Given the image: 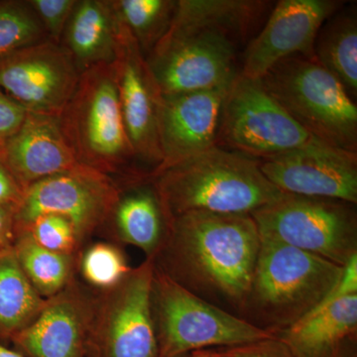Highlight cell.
<instances>
[{
    "instance_id": "6da1fadb",
    "label": "cell",
    "mask_w": 357,
    "mask_h": 357,
    "mask_svg": "<svg viewBox=\"0 0 357 357\" xmlns=\"http://www.w3.org/2000/svg\"><path fill=\"white\" fill-rule=\"evenodd\" d=\"M262 17L257 0H178L170 27L145 58L161 95L231 84L239 50Z\"/></svg>"
},
{
    "instance_id": "7a4b0ae2",
    "label": "cell",
    "mask_w": 357,
    "mask_h": 357,
    "mask_svg": "<svg viewBox=\"0 0 357 357\" xmlns=\"http://www.w3.org/2000/svg\"><path fill=\"white\" fill-rule=\"evenodd\" d=\"M259 248L250 215L190 213L167 222L153 259L157 269L188 291L241 318Z\"/></svg>"
},
{
    "instance_id": "3957f363",
    "label": "cell",
    "mask_w": 357,
    "mask_h": 357,
    "mask_svg": "<svg viewBox=\"0 0 357 357\" xmlns=\"http://www.w3.org/2000/svg\"><path fill=\"white\" fill-rule=\"evenodd\" d=\"M148 178L167 222L190 213L251 215L284 194L263 175L258 160L218 145Z\"/></svg>"
},
{
    "instance_id": "277c9868",
    "label": "cell",
    "mask_w": 357,
    "mask_h": 357,
    "mask_svg": "<svg viewBox=\"0 0 357 357\" xmlns=\"http://www.w3.org/2000/svg\"><path fill=\"white\" fill-rule=\"evenodd\" d=\"M344 266L267 237L260 248L241 318L276 333L312 312L330 292Z\"/></svg>"
},
{
    "instance_id": "5b68a950",
    "label": "cell",
    "mask_w": 357,
    "mask_h": 357,
    "mask_svg": "<svg viewBox=\"0 0 357 357\" xmlns=\"http://www.w3.org/2000/svg\"><path fill=\"white\" fill-rule=\"evenodd\" d=\"M58 121L81 165L112 178L146 176L135 168L137 161L124 123L112 64L93 66L82 73Z\"/></svg>"
},
{
    "instance_id": "8992f818",
    "label": "cell",
    "mask_w": 357,
    "mask_h": 357,
    "mask_svg": "<svg viewBox=\"0 0 357 357\" xmlns=\"http://www.w3.org/2000/svg\"><path fill=\"white\" fill-rule=\"evenodd\" d=\"M260 81L282 109L312 137L357 153L356 100L316 58L296 55L284 59Z\"/></svg>"
},
{
    "instance_id": "52a82bcc",
    "label": "cell",
    "mask_w": 357,
    "mask_h": 357,
    "mask_svg": "<svg viewBox=\"0 0 357 357\" xmlns=\"http://www.w3.org/2000/svg\"><path fill=\"white\" fill-rule=\"evenodd\" d=\"M151 301L158 357H177L275 337L274 333L190 292L156 267Z\"/></svg>"
},
{
    "instance_id": "ba28073f",
    "label": "cell",
    "mask_w": 357,
    "mask_h": 357,
    "mask_svg": "<svg viewBox=\"0 0 357 357\" xmlns=\"http://www.w3.org/2000/svg\"><path fill=\"white\" fill-rule=\"evenodd\" d=\"M250 215L260 236L340 266L357 255L356 204L283 194Z\"/></svg>"
},
{
    "instance_id": "9c48e42d",
    "label": "cell",
    "mask_w": 357,
    "mask_h": 357,
    "mask_svg": "<svg viewBox=\"0 0 357 357\" xmlns=\"http://www.w3.org/2000/svg\"><path fill=\"white\" fill-rule=\"evenodd\" d=\"M316 139L263 88L238 75L223 102L218 146L256 160L305 146Z\"/></svg>"
},
{
    "instance_id": "30bf717a",
    "label": "cell",
    "mask_w": 357,
    "mask_h": 357,
    "mask_svg": "<svg viewBox=\"0 0 357 357\" xmlns=\"http://www.w3.org/2000/svg\"><path fill=\"white\" fill-rule=\"evenodd\" d=\"M153 257L96 298L89 357H158L152 314Z\"/></svg>"
},
{
    "instance_id": "8fae6325",
    "label": "cell",
    "mask_w": 357,
    "mask_h": 357,
    "mask_svg": "<svg viewBox=\"0 0 357 357\" xmlns=\"http://www.w3.org/2000/svg\"><path fill=\"white\" fill-rule=\"evenodd\" d=\"M121 189L114 178L88 167L38 181L25 189L16 206V234L44 215H57L74 225L79 241L109 222Z\"/></svg>"
},
{
    "instance_id": "7c38bea8",
    "label": "cell",
    "mask_w": 357,
    "mask_h": 357,
    "mask_svg": "<svg viewBox=\"0 0 357 357\" xmlns=\"http://www.w3.org/2000/svg\"><path fill=\"white\" fill-rule=\"evenodd\" d=\"M79 76L69 52L47 39L0 58V88L31 114L58 117Z\"/></svg>"
},
{
    "instance_id": "4fadbf2b",
    "label": "cell",
    "mask_w": 357,
    "mask_h": 357,
    "mask_svg": "<svg viewBox=\"0 0 357 357\" xmlns=\"http://www.w3.org/2000/svg\"><path fill=\"white\" fill-rule=\"evenodd\" d=\"M115 15V56L112 64L122 115L136 161L149 168V176L162 163L158 128L162 95L135 39Z\"/></svg>"
},
{
    "instance_id": "5bb4252c",
    "label": "cell",
    "mask_w": 357,
    "mask_h": 357,
    "mask_svg": "<svg viewBox=\"0 0 357 357\" xmlns=\"http://www.w3.org/2000/svg\"><path fill=\"white\" fill-rule=\"evenodd\" d=\"M258 164L284 194L357 204V153L314 139Z\"/></svg>"
},
{
    "instance_id": "9a60e30c",
    "label": "cell",
    "mask_w": 357,
    "mask_h": 357,
    "mask_svg": "<svg viewBox=\"0 0 357 357\" xmlns=\"http://www.w3.org/2000/svg\"><path fill=\"white\" fill-rule=\"evenodd\" d=\"M344 2L335 0H280L264 27L246 45L239 75L260 79L284 59L314 57V45L321 25Z\"/></svg>"
},
{
    "instance_id": "2e32d148",
    "label": "cell",
    "mask_w": 357,
    "mask_h": 357,
    "mask_svg": "<svg viewBox=\"0 0 357 357\" xmlns=\"http://www.w3.org/2000/svg\"><path fill=\"white\" fill-rule=\"evenodd\" d=\"M96 302L74 279L46 299L41 311L10 344L24 357H89Z\"/></svg>"
},
{
    "instance_id": "e0dca14e",
    "label": "cell",
    "mask_w": 357,
    "mask_h": 357,
    "mask_svg": "<svg viewBox=\"0 0 357 357\" xmlns=\"http://www.w3.org/2000/svg\"><path fill=\"white\" fill-rule=\"evenodd\" d=\"M229 86L162 96L158 116L162 163L148 177L217 145Z\"/></svg>"
},
{
    "instance_id": "ac0fdd59",
    "label": "cell",
    "mask_w": 357,
    "mask_h": 357,
    "mask_svg": "<svg viewBox=\"0 0 357 357\" xmlns=\"http://www.w3.org/2000/svg\"><path fill=\"white\" fill-rule=\"evenodd\" d=\"M0 159L24 191L38 181L83 166L68 145L58 117L31 112L3 143Z\"/></svg>"
},
{
    "instance_id": "d6986e66",
    "label": "cell",
    "mask_w": 357,
    "mask_h": 357,
    "mask_svg": "<svg viewBox=\"0 0 357 357\" xmlns=\"http://www.w3.org/2000/svg\"><path fill=\"white\" fill-rule=\"evenodd\" d=\"M116 15L112 0H77L61 45L79 73L112 64L115 56Z\"/></svg>"
},
{
    "instance_id": "ffe728a7",
    "label": "cell",
    "mask_w": 357,
    "mask_h": 357,
    "mask_svg": "<svg viewBox=\"0 0 357 357\" xmlns=\"http://www.w3.org/2000/svg\"><path fill=\"white\" fill-rule=\"evenodd\" d=\"M128 188L121 190L109 220L122 241L140 248L147 257H154L167 229L161 202L148 177L133 178Z\"/></svg>"
},
{
    "instance_id": "44dd1931",
    "label": "cell",
    "mask_w": 357,
    "mask_h": 357,
    "mask_svg": "<svg viewBox=\"0 0 357 357\" xmlns=\"http://www.w3.org/2000/svg\"><path fill=\"white\" fill-rule=\"evenodd\" d=\"M357 295L307 314L295 325L274 333L294 357H326L356 335Z\"/></svg>"
},
{
    "instance_id": "7402d4cb",
    "label": "cell",
    "mask_w": 357,
    "mask_h": 357,
    "mask_svg": "<svg viewBox=\"0 0 357 357\" xmlns=\"http://www.w3.org/2000/svg\"><path fill=\"white\" fill-rule=\"evenodd\" d=\"M314 58L337 77L349 95L357 96V11L356 4L338 9L319 30Z\"/></svg>"
},
{
    "instance_id": "603a6c76",
    "label": "cell",
    "mask_w": 357,
    "mask_h": 357,
    "mask_svg": "<svg viewBox=\"0 0 357 357\" xmlns=\"http://www.w3.org/2000/svg\"><path fill=\"white\" fill-rule=\"evenodd\" d=\"M13 245L0 251V342L6 344L31 323L46 302L26 277Z\"/></svg>"
},
{
    "instance_id": "cb8c5ba5",
    "label": "cell",
    "mask_w": 357,
    "mask_h": 357,
    "mask_svg": "<svg viewBox=\"0 0 357 357\" xmlns=\"http://www.w3.org/2000/svg\"><path fill=\"white\" fill-rule=\"evenodd\" d=\"M13 246L26 277L44 299L60 293L74 280L76 255H63L42 248L27 230L16 234Z\"/></svg>"
},
{
    "instance_id": "d4e9b609",
    "label": "cell",
    "mask_w": 357,
    "mask_h": 357,
    "mask_svg": "<svg viewBox=\"0 0 357 357\" xmlns=\"http://www.w3.org/2000/svg\"><path fill=\"white\" fill-rule=\"evenodd\" d=\"M145 58L170 27L178 0H112Z\"/></svg>"
},
{
    "instance_id": "484cf974",
    "label": "cell",
    "mask_w": 357,
    "mask_h": 357,
    "mask_svg": "<svg viewBox=\"0 0 357 357\" xmlns=\"http://www.w3.org/2000/svg\"><path fill=\"white\" fill-rule=\"evenodd\" d=\"M46 39L28 1H0V58Z\"/></svg>"
},
{
    "instance_id": "4316f807",
    "label": "cell",
    "mask_w": 357,
    "mask_h": 357,
    "mask_svg": "<svg viewBox=\"0 0 357 357\" xmlns=\"http://www.w3.org/2000/svg\"><path fill=\"white\" fill-rule=\"evenodd\" d=\"M130 269L121 249L109 243L93 244L81 257L84 281L102 292L115 287Z\"/></svg>"
},
{
    "instance_id": "83f0119b",
    "label": "cell",
    "mask_w": 357,
    "mask_h": 357,
    "mask_svg": "<svg viewBox=\"0 0 357 357\" xmlns=\"http://www.w3.org/2000/svg\"><path fill=\"white\" fill-rule=\"evenodd\" d=\"M24 230L31 234L39 245L54 252L77 255V249L81 246L74 225L61 215H40Z\"/></svg>"
},
{
    "instance_id": "f1b7e54d",
    "label": "cell",
    "mask_w": 357,
    "mask_h": 357,
    "mask_svg": "<svg viewBox=\"0 0 357 357\" xmlns=\"http://www.w3.org/2000/svg\"><path fill=\"white\" fill-rule=\"evenodd\" d=\"M47 40L61 44L77 0H27Z\"/></svg>"
},
{
    "instance_id": "f546056e",
    "label": "cell",
    "mask_w": 357,
    "mask_h": 357,
    "mask_svg": "<svg viewBox=\"0 0 357 357\" xmlns=\"http://www.w3.org/2000/svg\"><path fill=\"white\" fill-rule=\"evenodd\" d=\"M215 351L222 357H294L287 347L276 337Z\"/></svg>"
},
{
    "instance_id": "4dcf8cb0",
    "label": "cell",
    "mask_w": 357,
    "mask_h": 357,
    "mask_svg": "<svg viewBox=\"0 0 357 357\" xmlns=\"http://www.w3.org/2000/svg\"><path fill=\"white\" fill-rule=\"evenodd\" d=\"M27 112L0 88V143H4L20 128Z\"/></svg>"
},
{
    "instance_id": "1f68e13d",
    "label": "cell",
    "mask_w": 357,
    "mask_h": 357,
    "mask_svg": "<svg viewBox=\"0 0 357 357\" xmlns=\"http://www.w3.org/2000/svg\"><path fill=\"white\" fill-rule=\"evenodd\" d=\"M24 189L0 159V206L18 204Z\"/></svg>"
},
{
    "instance_id": "d6a6232c",
    "label": "cell",
    "mask_w": 357,
    "mask_h": 357,
    "mask_svg": "<svg viewBox=\"0 0 357 357\" xmlns=\"http://www.w3.org/2000/svg\"><path fill=\"white\" fill-rule=\"evenodd\" d=\"M16 206L17 204L0 206V251L13 245L15 239Z\"/></svg>"
},
{
    "instance_id": "836d02e7",
    "label": "cell",
    "mask_w": 357,
    "mask_h": 357,
    "mask_svg": "<svg viewBox=\"0 0 357 357\" xmlns=\"http://www.w3.org/2000/svg\"><path fill=\"white\" fill-rule=\"evenodd\" d=\"M326 357H357L356 335L345 340Z\"/></svg>"
},
{
    "instance_id": "e575fe53",
    "label": "cell",
    "mask_w": 357,
    "mask_h": 357,
    "mask_svg": "<svg viewBox=\"0 0 357 357\" xmlns=\"http://www.w3.org/2000/svg\"><path fill=\"white\" fill-rule=\"evenodd\" d=\"M0 357H24L16 349H10L8 345L0 342Z\"/></svg>"
},
{
    "instance_id": "d590c367",
    "label": "cell",
    "mask_w": 357,
    "mask_h": 357,
    "mask_svg": "<svg viewBox=\"0 0 357 357\" xmlns=\"http://www.w3.org/2000/svg\"><path fill=\"white\" fill-rule=\"evenodd\" d=\"M190 357H218L215 349H201L191 352Z\"/></svg>"
},
{
    "instance_id": "8d00e7d4",
    "label": "cell",
    "mask_w": 357,
    "mask_h": 357,
    "mask_svg": "<svg viewBox=\"0 0 357 357\" xmlns=\"http://www.w3.org/2000/svg\"><path fill=\"white\" fill-rule=\"evenodd\" d=\"M2 149H3V143H0V158H1Z\"/></svg>"
},
{
    "instance_id": "74e56055",
    "label": "cell",
    "mask_w": 357,
    "mask_h": 357,
    "mask_svg": "<svg viewBox=\"0 0 357 357\" xmlns=\"http://www.w3.org/2000/svg\"><path fill=\"white\" fill-rule=\"evenodd\" d=\"M190 356H191V354H184V356H177V357H190Z\"/></svg>"
}]
</instances>
